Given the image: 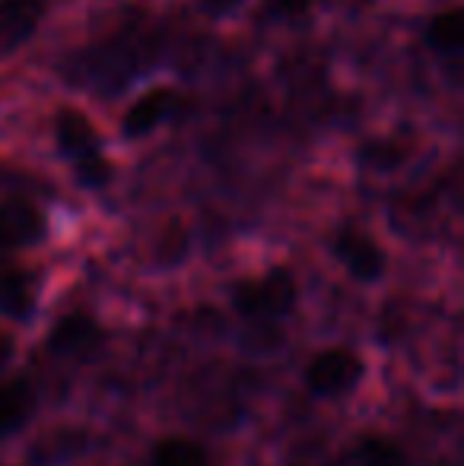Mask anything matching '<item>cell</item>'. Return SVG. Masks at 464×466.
I'll list each match as a JSON object with an SVG mask.
<instances>
[{
	"label": "cell",
	"instance_id": "cell-12",
	"mask_svg": "<svg viewBox=\"0 0 464 466\" xmlns=\"http://www.w3.org/2000/svg\"><path fill=\"white\" fill-rule=\"evenodd\" d=\"M427 42L436 55L446 57H459L464 48V13L461 6H452V10H442L429 19L427 25Z\"/></svg>",
	"mask_w": 464,
	"mask_h": 466
},
{
	"label": "cell",
	"instance_id": "cell-1",
	"mask_svg": "<svg viewBox=\"0 0 464 466\" xmlns=\"http://www.w3.org/2000/svg\"><path fill=\"white\" fill-rule=\"evenodd\" d=\"M166 51V32L147 13H130L124 23L102 32L96 42L77 48L64 61L61 74L70 86L93 89L99 96H115L134 76L153 70Z\"/></svg>",
	"mask_w": 464,
	"mask_h": 466
},
{
	"label": "cell",
	"instance_id": "cell-17",
	"mask_svg": "<svg viewBox=\"0 0 464 466\" xmlns=\"http://www.w3.org/2000/svg\"><path fill=\"white\" fill-rule=\"evenodd\" d=\"M239 4H242V0H204V6L211 13H230L232 6H239Z\"/></svg>",
	"mask_w": 464,
	"mask_h": 466
},
{
	"label": "cell",
	"instance_id": "cell-16",
	"mask_svg": "<svg viewBox=\"0 0 464 466\" xmlns=\"http://www.w3.org/2000/svg\"><path fill=\"white\" fill-rule=\"evenodd\" d=\"M13 352H16V339H13L6 330H0V371L13 362Z\"/></svg>",
	"mask_w": 464,
	"mask_h": 466
},
{
	"label": "cell",
	"instance_id": "cell-7",
	"mask_svg": "<svg viewBox=\"0 0 464 466\" xmlns=\"http://www.w3.org/2000/svg\"><path fill=\"white\" fill-rule=\"evenodd\" d=\"M335 258L347 267V273L359 282H376L385 273V254L376 241L359 228H341L331 241Z\"/></svg>",
	"mask_w": 464,
	"mask_h": 466
},
{
	"label": "cell",
	"instance_id": "cell-2",
	"mask_svg": "<svg viewBox=\"0 0 464 466\" xmlns=\"http://www.w3.org/2000/svg\"><path fill=\"white\" fill-rule=\"evenodd\" d=\"M55 140L64 159L74 166V175L83 187H106L112 166L102 156V143L89 117L77 108H61L55 117Z\"/></svg>",
	"mask_w": 464,
	"mask_h": 466
},
{
	"label": "cell",
	"instance_id": "cell-15",
	"mask_svg": "<svg viewBox=\"0 0 464 466\" xmlns=\"http://www.w3.org/2000/svg\"><path fill=\"white\" fill-rule=\"evenodd\" d=\"M315 6V0H261V16L267 23H290Z\"/></svg>",
	"mask_w": 464,
	"mask_h": 466
},
{
	"label": "cell",
	"instance_id": "cell-5",
	"mask_svg": "<svg viewBox=\"0 0 464 466\" xmlns=\"http://www.w3.org/2000/svg\"><path fill=\"white\" fill-rule=\"evenodd\" d=\"M106 346V330L87 311H70L48 330L45 350L57 359H93Z\"/></svg>",
	"mask_w": 464,
	"mask_h": 466
},
{
	"label": "cell",
	"instance_id": "cell-11",
	"mask_svg": "<svg viewBox=\"0 0 464 466\" xmlns=\"http://www.w3.org/2000/svg\"><path fill=\"white\" fill-rule=\"evenodd\" d=\"M36 412V390L23 378L0 380V438L19 431Z\"/></svg>",
	"mask_w": 464,
	"mask_h": 466
},
{
	"label": "cell",
	"instance_id": "cell-9",
	"mask_svg": "<svg viewBox=\"0 0 464 466\" xmlns=\"http://www.w3.org/2000/svg\"><path fill=\"white\" fill-rule=\"evenodd\" d=\"M36 277L0 254V314L10 320H26L36 311Z\"/></svg>",
	"mask_w": 464,
	"mask_h": 466
},
{
	"label": "cell",
	"instance_id": "cell-8",
	"mask_svg": "<svg viewBox=\"0 0 464 466\" xmlns=\"http://www.w3.org/2000/svg\"><path fill=\"white\" fill-rule=\"evenodd\" d=\"M48 0H0V57L23 48L42 25Z\"/></svg>",
	"mask_w": 464,
	"mask_h": 466
},
{
	"label": "cell",
	"instance_id": "cell-13",
	"mask_svg": "<svg viewBox=\"0 0 464 466\" xmlns=\"http://www.w3.org/2000/svg\"><path fill=\"white\" fill-rule=\"evenodd\" d=\"M207 451L185 435L160 438L150 451V466H207Z\"/></svg>",
	"mask_w": 464,
	"mask_h": 466
},
{
	"label": "cell",
	"instance_id": "cell-14",
	"mask_svg": "<svg viewBox=\"0 0 464 466\" xmlns=\"http://www.w3.org/2000/svg\"><path fill=\"white\" fill-rule=\"evenodd\" d=\"M350 466H410L401 444L385 435H366L353 444Z\"/></svg>",
	"mask_w": 464,
	"mask_h": 466
},
{
	"label": "cell",
	"instance_id": "cell-10",
	"mask_svg": "<svg viewBox=\"0 0 464 466\" xmlns=\"http://www.w3.org/2000/svg\"><path fill=\"white\" fill-rule=\"evenodd\" d=\"M181 96L175 89H150L147 96H140L124 115V137H147L150 130H156L162 121L175 115L181 108Z\"/></svg>",
	"mask_w": 464,
	"mask_h": 466
},
{
	"label": "cell",
	"instance_id": "cell-6",
	"mask_svg": "<svg viewBox=\"0 0 464 466\" xmlns=\"http://www.w3.org/2000/svg\"><path fill=\"white\" fill-rule=\"evenodd\" d=\"M45 232H48V219L32 200L10 197L0 203V251L32 248L45 238Z\"/></svg>",
	"mask_w": 464,
	"mask_h": 466
},
{
	"label": "cell",
	"instance_id": "cell-4",
	"mask_svg": "<svg viewBox=\"0 0 464 466\" xmlns=\"http://www.w3.org/2000/svg\"><path fill=\"white\" fill-rule=\"evenodd\" d=\"M366 365L347 346H328L305 365V387L315 397H344L363 380Z\"/></svg>",
	"mask_w": 464,
	"mask_h": 466
},
{
	"label": "cell",
	"instance_id": "cell-3",
	"mask_svg": "<svg viewBox=\"0 0 464 466\" xmlns=\"http://www.w3.org/2000/svg\"><path fill=\"white\" fill-rule=\"evenodd\" d=\"M296 277L286 267H273L271 273L254 279H242L232 286V308L239 318L252 320V324H273V320L286 318L296 305Z\"/></svg>",
	"mask_w": 464,
	"mask_h": 466
}]
</instances>
